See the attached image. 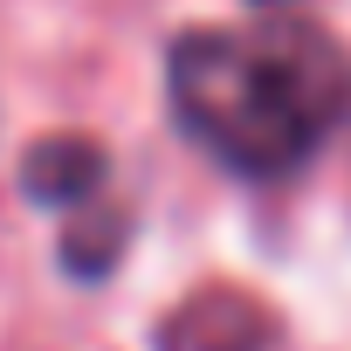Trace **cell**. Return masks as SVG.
I'll use <instances>...</instances> for the list:
<instances>
[{
    "mask_svg": "<svg viewBox=\"0 0 351 351\" xmlns=\"http://www.w3.org/2000/svg\"><path fill=\"white\" fill-rule=\"evenodd\" d=\"M262 344H269V317L234 289L193 296L186 310L165 317V337H158V351H262Z\"/></svg>",
    "mask_w": 351,
    "mask_h": 351,
    "instance_id": "obj_2",
    "label": "cell"
},
{
    "mask_svg": "<svg viewBox=\"0 0 351 351\" xmlns=\"http://www.w3.org/2000/svg\"><path fill=\"white\" fill-rule=\"evenodd\" d=\"M21 186H28V200L76 214V207H90V200L104 193V152L83 145V138H49V145L28 152Z\"/></svg>",
    "mask_w": 351,
    "mask_h": 351,
    "instance_id": "obj_3",
    "label": "cell"
},
{
    "mask_svg": "<svg viewBox=\"0 0 351 351\" xmlns=\"http://www.w3.org/2000/svg\"><path fill=\"white\" fill-rule=\"evenodd\" d=\"M165 97L207 158L241 180H282L324 145L344 76L310 28H193L165 56Z\"/></svg>",
    "mask_w": 351,
    "mask_h": 351,
    "instance_id": "obj_1",
    "label": "cell"
}]
</instances>
